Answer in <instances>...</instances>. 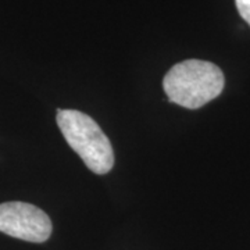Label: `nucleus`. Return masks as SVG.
Returning a JSON list of instances; mask_svg holds the SVG:
<instances>
[{
	"mask_svg": "<svg viewBox=\"0 0 250 250\" xmlns=\"http://www.w3.org/2000/svg\"><path fill=\"white\" fill-rule=\"evenodd\" d=\"M220 67L203 60H185L172 65L163 80L168 100L182 107L196 110L215 99L224 89Z\"/></svg>",
	"mask_w": 250,
	"mask_h": 250,
	"instance_id": "nucleus-1",
	"label": "nucleus"
},
{
	"mask_svg": "<svg viewBox=\"0 0 250 250\" xmlns=\"http://www.w3.org/2000/svg\"><path fill=\"white\" fill-rule=\"evenodd\" d=\"M57 125L70 147L92 172L103 175L113 168V146L93 118L78 110H57Z\"/></svg>",
	"mask_w": 250,
	"mask_h": 250,
	"instance_id": "nucleus-2",
	"label": "nucleus"
},
{
	"mask_svg": "<svg viewBox=\"0 0 250 250\" xmlns=\"http://www.w3.org/2000/svg\"><path fill=\"white\" fill-rule=\"evenodd\" d=\"M52 221L39 207L25 202H6L0 205V232L9 236L42 243L52 235Z\"/></svg>",
	"mask_w": 250,
	"mask_h": 250,
	"instance_id": "nucleus-3",
	"label": "nucleus"
},
{
	"mask_svg": "<svg viewBox=\"0 0 250 250\" xmlns=\"http://www.w3.org/2000/svg\"><path fill=\"white\" fill-rule=\"evenodd\" d=\"M235 4L242 18L250 25V0H235Z\"/></svg>",
	"mask_w": 250,
	"mask_h": 250,
	"instance_id": "nucleus-4",
	"label": "nucleus"
}]
</instances>
